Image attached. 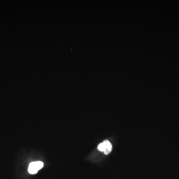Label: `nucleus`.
Wrapping results in <instances>:
<instances>
[{"instance_id": "nucleus-1", "label": "nucleus", "mask_w": 179, "mask_h": 179, "mask_svg": "<svg viewBox=\"0 0 179 179\" xmlns=\"http://www.w3.org/2000/svg\"><path fill=\"white\" fill-rule=\"evenodd\" d=\"M44 166V164L41 161L32 162L30 163L28 166V173L30 174H35Z\"/></svg>"}, {"instance_id": "nucleus-2", "label": "nucleus", "mask_w": 179, "mask_h": 179, "mask_svg": "<svg viewBox=\"0 0 179 179\" xmlns=\"http://www.w3.org/2000/svg\"><path fill=\"white\" fill-rule=\"evenodd\" d=\"M104 143V145L105 146V150L104 152V153L105 155L109 154V153L111 152L112 149V145L111 144V143L109 142V140H106L104 141V142H103Z\"/></svg>"}, {"instance_id": "nucleus-3", "label": "nucleus", "mask_w": 179, "mask_h": 179, "mask_svg": "<svg viewBox=\"0 0 179 179\" xmlns=\"http://www.w3.org/2000/svg\"><path fill=\"white\" fill-rule=\"evenodd\" d=\"M98 148L99 151H102V152H105V146L103 143H102L99 144Z\"/></svg>"}]
</instances>
